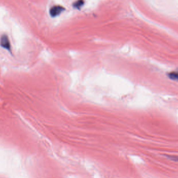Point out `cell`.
Here are the masks:
<instances>
[{
  "mask_svg": "<svg viewBox=\"0 0 178 178\" xmlns=\"http://www.w3.org/2000/svg\"><path fill=\"white\" fill-rule=\"evenodd\" d=\"M0 45L4 48L7 50L8 51H11V45L9 40V37L5 35H3L0 39Z\"/></svg>",
  "mask_w": 178,
  "mask_h": 178,
  "instance_id": "cell-1",
  "label": "cell"
},
{
  "mask_svg": "<svg viewBox=\"0 0 178 178\" xmlns=\"http://www.w3.org/2000/svg\"><path fill=\"white\" fill-rule=\"evenodd\" d=\"M65 10V8L60 5H55L51 7L50 11V14L52 17H55L59 15L61 13Z\"/></svg>",
  "mask_w": 178,
  "mask_h": 178,
  "instance_id": "cell-2",
  "label": "cell"
},
{
  "mask_svg": "<svg viewBox=\"0 0 178 178\" xmlns=\"http://www.w3.org/2000/svg\"><path fill=\"white\" fill-rule=\"evenodd\" d=\"M168 76L170 79L178 81V72H173L168 74Z\"/></svg>",
  "mask_w": 178,
  "mask_h": 178,
  "instance_id": "cell-3",
  "label": "cell"
},
{
  "mask_svg": "<svg viewBox=\"0 0 178 178\" xmlns=\"http://www.w3.org/2000/svg\"><path fill=\"white\" fill-rule=\"evenodd\" d=\"M84 4L83 0H78L74 3V6L76 8L79 9L80 7H81Z\"/></svg>",
  "mask_w": 178,
  "mask_h": 178,
  "instance_id": "cell-4",
  "label": "cell"
},
{
  "mask_svg": "<svg viewBox=\"0 0 178 178\" xmlns=\"http://www.w3.org/2000/svg\"><path fill=\"white\" fill-rule=\"evenodd\" d=\"M169 158L170 159H171V160H175V161H178V157L169 156Z\"/></svg>",
  "mask_w": 178,
  "mask_h": 178,
  "instance_id": "cell-5",
  "label": "cell"
}]
</instances>
